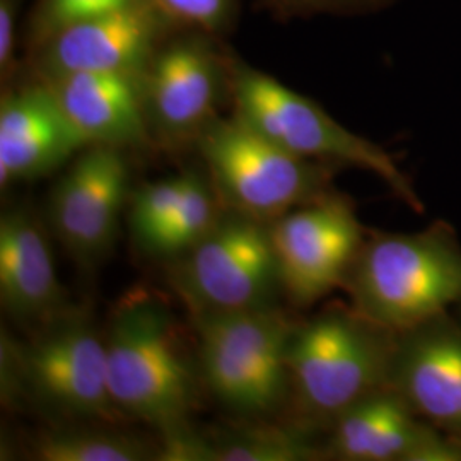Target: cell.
<instances>
[{"label": "cell", "instance_id": "obj_1", "mask_svg": "<svg viewBox=\"0 0 461 461\" xmlns=\"http://www.w3.org/2000/svg\"><path fill=\"white\" fill-rule=\"evenodd\" d=\"M395 331L348 306L294 321L287 342L294 422L327 432L352 403L388 386Z\"/></svg>", "mask_w": 461, "mask_h": 461}, {"label": "cell", "instance_id": "obj_2", "mask_svg": "<svg viewBox=\"0 0 461 461\" xmlns=\"http://www.w3.org/2000/svg\"><path fill=\"white\" fill-rule=\"evenodd\" d=\"M342 289L356 312L392 331L451 312L461 299L460 238L446 221L415 232H373Z\"/></svg>", "mask_w": 461, "mask_h": 461}, {"label": "cell", "instance_id": "obj_3", "mask_svg": "<svg viewBox=\"0 0 461 461\" xmlns=\"http://www.w3.org/2000/svg\"><path fill=\"white\" fill-rule=\"evenodd\" d=\"M108 384L118 411L161 434L186 426L197 402V371L175 316L148 289L116 303L104 335Z\"/></svg>", "mask_w": 461, "mask_h": 461}, {"label": "cell", "instance_id": "obj_4", "mask_svg": "<svg viewBox=\"0 0 461 461\" xmlns=\"http://www.w3.org/2000/svg\"><path fill=\"white\" fill-rule=\"evenodd\" d=\"M2 396L66 420L116 422L106 346L86 314L62 312L26 342L2 333Z\"/></svg>", "mask_w": 461, "mask_h": 461}, {"label": "cell", "instance_id": "obj_5", "mask_svg": "<svg viewBox=\"0 0 461 461\" xmlns=\"http://www.w3.org/2000/svg\"><path fill=\"white\" fill-rule=\"evenodd\" d=\"M230 99L232 115L279 148L316 163L369 171L413 212H424L412 180L386 149L348 131L313 99L232 53Z\"/></svg>", "mask_w": 461, "mask_h": 461}, {"label": "cell", "instance_id": "obj_6", "mask_svg": "<svg viewBox=\"0 0 461 461\" xmlns=\"http://www.w3.org/2000/svg\"><path fill=\"white\" fill-rule=\"evenodd\" d=\"M198 373L230 412L264 420L291 402L287 342L294 320L276 306L194 314Z\"/></svg>", "mask_w": 461, "mask_h": 461}, {"label": "cell", "instance_id": "obj_7", "mask_svg": "<svg viewBox=\"0 0 461 461\" xmlns=\"http://www.w3.org/2000/svg\"><path fill=\"white\" fill-rule=\"evenodd\" d=\"M195 148L224 209L264 222L333 190L335 166L287 152L236 115L217 116Z\"/></svg>", "mask_w": 461, "mask_h": 461}, {"label": "cell", "instance_id": "obj_8", "mask_svg": "<svg viewBox=\"0 0 461 461\" xmlns=\"http://www.w3.org/2000/svg\"><path fill=\"white\" fill-rule=\"evenodd\" d=\"M176 262L173 284L194 314L274 306L282 293L270 222L234 211Z\"/></svg>", "mask_w": 461, "mask_h": 461}, {"label": "cell", "instance_id": "obj_9", "mask_svg": "<svg viewBox=\"0 0 461 461\" xmlns=\"http://www.w3.org/2000/svg\"><path fill=\"white\" fill-rule=\"evenodd\" d=\"M230 53L221 38L192 28L167 34L144 70L152 139L167 148L197 142L230 98Z\"/></svg>", "mask_w": 461, "mask_h": 461}, {"label": "cell", "instance_id": "obj_10", "mask_svg": "<svg viewBox=\"0 0 461 461\" xmlns=\"http://www.w3.org/2000/svg\"><path fill=\"white\" fill-rule=\"evenodd\" d=\"M282 293L310 306L344 285L367 234L350 198L335 190L270 222Z\"/></svg>", "mask_w": 461, "mask_h": 461}, {"label": "cell", "instance_id": "obj_11", "mask_svg": "<svg viewBox=\"0 0 461 461\" xmlns=\"http://www.w3.org/2000/svg\"><path fill=\"white\" fill-rule=\"evenodd\" d=\"M129 202L131 167L125 150L87 146L51 188L50 228L74 262L91 268L115 247Z\"/></svg>", "mask_w": 461, "mask_h": 461}, {"label": "cell", "instance_id": "obj_12", "mask_svg": "<svg viewBox=\"0 0 461 461\" xmlns=\"http://www.w3.org/2000/svg\"><path fill=\"white\" fill-rule=\"evenodd\" d=\"M178 26L154 0H131L53 34L30 53L36 77L76 72L144 74L150 57Z\"/></svg>", "mask_w": 461, "mask_h": 461}, {"label": "cell", "instance_id": "obj_13", "mask_svg": "<svg viewBox=\"0 0 461 461\" xmlns=\"http://www.w3.org/2000/svg\"><path fill=\"white\" fill-rule=\"evenodd\" d=\"M388 386L429 426L461 438V325L451 312L395 331Z\"/></svg>", "mask_w": 461, "mask_h": 461}, {"label": "cell", "instance_id": "obj_14", "mask_svg": "<svg viewBox=\"0 0 461 461\" xmlns=\"http://www.w3.org/2000/svg\"><path fill=\"white\" fill-rule=\"evenodd\" d=\"M87 140L49 84L33 76L9 84L0 99V185L34 182L51 175L87 148Z\"/></svg>", "mask_w": 461, "mask_h": 461}, {"label": "cell", "instance_id": "obj_15", "mask_svg": "<svg viewBox=\"0 0 461 461\" xmlns=\"http://www.w3.org/2000/svg\"><path fill=\"white\" fill-rule=\"evenodd\" d=\"M89 146L144 149L154 142L149 125L144 74L76 72L40 77Z\"/></svg>", "mask_w": 461, "mask_h": 461}, {"label": "cell", "instance_id": "obj_16", "mask_svg": "<svg viewBox=\"0 0 461 461\" xmlns=\"http://www.w3.org/2000/svg\"><path fill=\"white\" fill-rule=\"evenodd\" d=\"M53 253L41 221L24 207L0 217V301L21 325H43L66 312Z\"/></svg>", "mask_w": 461, "mask_h": 461}, {"label": "cell", "instance_id": "obj_17", "mask_svg": "<svg viewBox=\"0 0 461 461\" xmlns=\"http://www.w3.org/2000/svg\"><path fill=\"white\" fill-rule=\"evenodd\" d=\"M434 430L392 386H383L331 422L323 455L325 460L411 461Z\"/></svg>", "mask_w": 461, "mask_h": 461}, {"label": "cell", "instance_id": "obj_18", "mask_svg": "<svg viewBox=\"0 0 461 461\" xmlns=\"http://www.w3.org/2000/svg\"><path fill=\"white\" fill-rule=\"evenodd\" d=\"M212 461L325 460L323 443L294 420L279 424H249L211 438Z\"/></svg>", "mask_w": 461, "mask_h": 461}, {"label": "cell", "instance_id": "obj_19", "mask_svg": "<svg viewBox=\"0 0 461 461\" xmlns=\"http://www.w3.org/2000/svg\"><path fill=\"white\" fill-rule=\"evenodd\" d=\"M36 461L156 460V446L113 429L57 428L38 434L30 445Z\"/></svg>", "mask_w": 461, "mask_h": 461}, {"label": "cell", "instance_id": "obj_20", "mask_svg": "<svg viewBox=\"0 0 461 461\" xmlns=\"http://www.w3.org/2000/svg\"><path fill=\"white\" fill-rule=\"evenodd\" d=\"M224 211L209 175L203 176L192 171L180 203L152 234L142 251L152 257L176 260L214 228Z\"/></svg>", "mask_w": 461, "mask_h": 461}, {"label": "cell", "instance_id": "obj_21", "mask_svg": "<svg viewBox=\"0 0 461 461\" xmlns=\"http://www.w3.org/2000/svg\"><path fill=\"white\" fill-rule=\"evenodd\" d=\"M190 175L192 171H186L165 180L146 183L133 192L129 202L131 228L139 247H144L176 209L190 182Z\"/></svg>", "mask_w": 461, "mask_h": 461}, {"label": "cell", "instance_id": "obj_22", "mask_svg": "<svg viewBox=\"0 0 461 461\" xmlns=\"http://www.w3.org/2000/svg\"><path fill=\"white\" fill-rule=\"evenodd\" d=\"M127 2L131 0H34L28 19L26 49L33 53L67 26L116 9Z\"/></svg>", "mask_w": 461, "mask_h": 461}, {"label": "cell", "instance_id": "obj_23", "mask_svg": "<svg viewBox=\"0 0 461 461\" xmlns=\"http://www.w3.org/2000/svg\"><path fill=\"white\" fill-rule=\"evenodd\" d=\"M241 0H154L178 28L222 38L234 28Z\"/></svg>", "mask_w": 461, "mask_h": 461}, {"label": "cell", "instance_id": "obj_24", "mask_svg": "<svg viewBox=\"0 0 461 461\" xmlns=\"http://www.w3.org/2000/svg\"><path fill=\"white\" fill-rule=\"evenodd\" d=\"M395 0H257L277 21L314 16H366L390 7Z\"/></svg>", "mask_w": 461, "mask_h": 461}, {"label": "cell", "instance_id": "obj_25", "mask_svg": "<svg viewBox=\"0 0 461 461\" xmlns=\"http://www.w3.org/2000/svg\"><path fill=\"white\" fill-rule=\"evenodd\" d=\"M24 0H0V77L4 86L13 84L17 74V28Z\"/></svg>", "mask_w": 461, "mask_h": 461}, {"label": "cell", "instance_id": "obj_26", "mask_svg": "<svg viewBox=\"0 0 461 461\" xmlns=\"http://www.w3.org/2000/svg\"><path fill=\"white\" fill-rule=\"evenodd\" d=\"M411 461H461V438L436 429L413 453Z\"/></svg>", "mask_w": 461, "mask_h": 461}, {"label": "cell", "instance_id": "obj_27", "mask_svg": "<svg viewBox=\"0 0 461 461\" xmlns=\"http://www.w3.org/2000/svg\"><path fill=\"white\" fill-rule=\"evenodd\" d=\"M451 313H453V316L458 320V323L461 325V299L453 306V310H451Z\"/></svg>", "mask_w": 461, "mask_h": 461}]
</instances>
